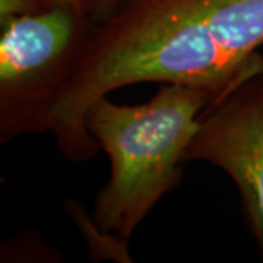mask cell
Masks as SVG:
<instances>
[{"mask_svg":"<svg viewBox=\"0 0 263 263\" xmlns=\"http://www.w3.org/2000/svg\"><path fill=\"white\" fill-rule=\"evenodd\" d=\"M66 209L76 226L79 227V231L86 241L92 260L133 262L127 249V240H123L119 235L110 234L103 230L95 222L94 218H89L81 203H78L76 200H66Z\"/></svg>","mask_w":263,"mask_h":263,"instance_id":"5b68a950","label":"cell"},{"mask_svg":"<svg viewBox=\"0 0 263 263\" xmlns=\"http://www.w3.org/2000/svg\"><path fill=\"white\" fill-rule=\"evenodd\" d=\"M50 6H67L72 9L78 10L84 15H88L92 18L95 8H97V0H43Z\"/></svg>","mask_w":263,"mask_h":263,"instance_id":"8992f818","label":"cell"},{"mask_svg":"<svg viewBox=\"0 0 263 263\" xmlns=\"http://www.w3.org/2000/svg\"><path fill=\"white\" fill-rule=\"evenodd\" d=\"M114 5H116V0H97V8H95L94 15H92L94 22L98 24V22H101L107 18L111 13Z\"/></svg>","mask_w":263,"mask_h":263,"instance_id":"52a82bcc","label":"cell"},{"mask_svg":"<svg viewBox=\"0 0 263 263\" xmlns=\"http://www.w3.org/2000/svg\"><path fill=\"white\" fill-rule=\"evenodd\" d=\"M0 34V142L43 133L44 117L70 81L94 19L67 6L12 18Z\"/></svg>","mask_w":263,"mask_h":263,"instance_id":"3957f363","label":"cell"},{"mask_svg":"<svg viewBox=\"0 0 263 263\" xmlns=\"http://www.w3.org/2000/svg\"><path fill=\"white\" fill-rule=\"evenodd\" d=\"M186 161H205L233 180L263 253V72L202 111Z\"/></svg>","mask_w":263,"mask_h":263,"instance_id":"277c9868","label":"cell"},{"mask_svg":"<svg viewBox=\"0 0 263 263\" xmlns=\"http://www.w3.org/2000/svg\"><path fill=\"white\" fill-rule=\"evenodd\" d=\"M263 0H116L95 22L75 73L44 117L72 162L91 160L98 143L85 127L91 104L142 82L205 86L226 94L263 72Z\"/></svg>","mask_w":263,"mask_h":263,"instance_id":"6da1fadb","label":"cell"},{"mask_svg":"<svg viewBox=\"0 0 263 263\" xmlns=\"http://www.w3.org/2000/svg\"><path fill=\"white\" fill-rule=\"evenodd\" d=\"M221 95L205 86L161 84L149 101L136 105L97 98L85 127L110 162L97 195L95 222L127 240L162 197L179 186L199 117Z\"/></svg>","mask_w":263,"mask_h":263,"instance_id":"7a4b0ae2","label":"cell"}]
</instances>
